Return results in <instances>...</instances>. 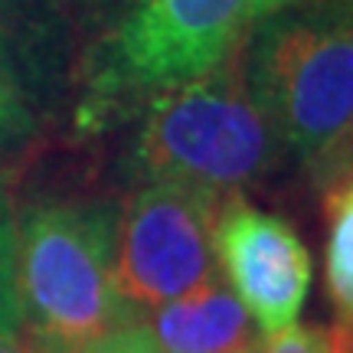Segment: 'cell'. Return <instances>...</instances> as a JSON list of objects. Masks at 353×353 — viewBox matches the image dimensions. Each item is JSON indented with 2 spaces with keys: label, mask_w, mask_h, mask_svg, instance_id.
<instances>
[{
  "label": "cell",
  "mask_w": 353,
  "mask_h": 353,
  "mask_svg": "<svg viewBox=\"0 0 353 353\" xmlns=\"http://www.w3.org/2000/svg\"><path fill=\"white\" fill-rule=\"evenodd\" d=\"M285 144L245 82L242 50L203 76L161 88L131 148L141 183H180L219 200L242 196L281 161Z\"/></svg>",
  "instance_id": "1"
},
{
  "label": "cell",
  "mask_w": 353,
  "mask_h": 353,
  "mask_svg": "<svg viewBox=\"0 0 353 353\" xmlns=\"http://www.w3.org/2000/svg\"><path fill=\"white\" fill-rule=\"evenodd\" d=\"M118 216L92 203H39L13 226V294L20 324L69 353L125 327L114 285Z\"/></svg>",
  "instance_id": "2"
},
{
  "label": "cell",
  "mask_w": 353,
  "mask_h": 353,
  "mask_svg": "<svg viewBox=\"0 0 353 353\" xmlns=\"http://www.w3.org/2000/svg\"><path fill=\"white\" fill-rule=\"evenodd\" d=\"M242 69L285 151L307 170L353 128V13L291 3L252 26Z\"/></svg>",
  "instance_id": "3"
},
{
  "label": "cell",
  "mask_w": 353,
  "mask_h": 353,
  "mask_svg": "<svg viewBox=\"0 0 353 353\" xmlns=\"http://www.w3.org/2000/svg\"><path fill=\"white\" fill-rule=\"evenodd\" d=\"M223 200L180 183H141L114 226V285L131 317L216 278L213 226Z\"/></svg>",
  "instance_id": "4"
},
{
  "label": "cell",
  "mask_w": 353,
  "mask_h": 353,
  "mask_svg": "<svg viewBox=\"0 0 353 353\" xmlns=\"http://www.w3.org/2000/svg\"><path fill=\"white\" fill-rule=\"evenodd\" d=\"M275 0H134L112 43L108 79L125 88H170L242 50Z\"/></svg>",
  "instance_id": "5"
},
{
  "label": "cell",
  "mask_w": 353,
  "mask_h": 353,
  "mask_svg": "<svg viewBox=\"0 0 353 353\" xmlns=\"http://www.w3.org/2000/svg\"><path fill=\"white\" fill-rule=\"evenodd\" d=\"M213 255L262 337L294 327L311 288V255L285 216L229 196L216 213Z\"/></svg>",
  "instance_id": "6"
},
{
  "label": "cell",
  "mask_w": 353,
  "mask_h": 353,
  "mask_svg": "<svg viewBox=\"0 0 353 353\" xmlns=\"http://www.w3.org/2000/svg\"><path fill=\"white\" fill-rule=\"evenodd\" d=\"M144 327L151 330L161 353H239L259 343L249 311L219 278L161 304L148 314Z\"/></svg>",
  "instance_id": "7"
},
{
  "label": "cell",
  "mask_w": 353,
  "mask_h": 353,
  "mask_svg": "<svg viewBox=\"0 0 353 353\" xmlns=\"http://www.w3.org/2000/svg\"><path fill=\"white\" fill-rule=\"evenodd\" d=\"M330 210V236L324 268H327V294L341 324L353 327V187H341L324 196Z\"/></svg>",
  "instance_id": "8"
},
{
  "label": "cell",
  "mask_w": 353,
  "mask_h": 353,
  "mask_svg": "<svg viewBox=\"0 0 353 353\" xmlns=\"http://www.w3.org/2000/svg\"><path fill=\"white\" fill-rule=\"evenodd\" d=\"M259 353H353V327H288L275 337H262Z\"/></svg>",
  "instance_id": "9"
},
{
  "label": "cell",
  "mask_w": 353,
  "mask_h": 353,
  "mask_svg": "<svg viewBox=\"0 0 353 353\" xmlns=\"http://www.w3.org/2000/svg\"><path fill=\"white\" fill-rule=\"evenodd\" d=\"M13 206L7 196V183L0 176V327L20 324L17 314V294H13Z\"/></svg>",
  "instance_id": "10"
},
{
  "label": "cell",
  "mask_w": 353,
  "mask_h": 353,
  "mask_svg": "<svg viewBox=\"0 0 353 353\" xmlns=\"http://www.w3.org/2000/svg\"><path fill=\"white\" fill-rule=\"evenodd\" d=\"M30 128H33V114L26 108L17 82L0 65V144H13V141L26 138Z\"/></svg>",
  "instance_id": "11"
},
{
  "label": "cell",
  "mask_w": 353,
  "mask_h": 353,
  "mask_svg": "<svg viewBox=\"0 0 353 353\" xmlns=\"http://www.w3.org/2000/svg\"><path fill=\"white\" fill-rule=\"evenodd\" d=\"M311 180H314V187L327 196V193H334L337 187H343V180L353 174V128L347 131V138L334 148V151L327 154V157H321L311 170Z\"/></svg>",
  "instance_id": "12"
},
{
  "label": "cell",
  "mask_w": 353,
  "mask_h": 353,
  "mask_svg": "<svg viewBox=\"0 0 353 353\" xmlns=\"http://www.w3.org/2000/svg\"><path fill=\"white\" fill-rule=\"evenodd\" d=\"M82 353H161V347L154 343L151 330L144 327V321H131L125 327L105 334L101 341H95Z\"/></svg>",
  "instance_id": "13"
},
{
  "label": "cell",
  "mask_w": 353,
  "mask_h": 353,
  "mask_svg": "<svg viewBox=\"0 0 353 353\" xmlns=\"http://www.w3.org/2000/svg\"><path fill=\"white\" fill-rule=\"evenodd\" d=\"M0 353H69L50 343L46 337L33 334L23 324H3L0 327Z\"/></svg>",
  "instance_id": "14"
},
{
  "label": "cell",
  "mask_w": 353,
  "mask_h": 353,
  "mask_svg": "<svg viewBox=\"0 0 353 353\" xmlns=\"http://www.w3.org/2000/svg\"><path fill=\"white\" fill-rule=\"evenodd\" d=\"M262 343V341H259ZM259 343H255V347H249V350H239V353H259Z\"/></svg>",
  "instance_id": "15"
},
{
  "label": "cell",
  "mask_w": 353,
  "mask_h": 353,
  "mask_svg": "<svg viewBox=\"0 0 353 353\" xmlns=\"http://www.w3.org/2000/svg\"><path fill=\"white\" fill-rule=\"evenodd\" d=\"M343 187H353V174L347 176V180H343ZM337 190H341V187H337Z\"/></svg>",
  "instance_id": "16"
},
{
  "label": "cell",
  "mask_w": 353,
  "mask_h": 353,
  "mask_svg": "<svg viewBox=\"0 0 353 353\" xmlns=\"http://www.w3.org/2000/svg\"><path fill=\"white\" fill-rule=\"evenodd\" d=\"M92 3H114V0H92Z\"/></svg>",
  "instance_id": "17"
}]
</instances>
